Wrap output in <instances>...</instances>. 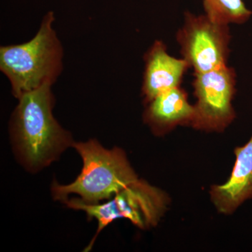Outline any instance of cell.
<instances>
[{
    "label": "cell",
    "instance_id": "cell-1",
    "mask_svg": "<svg viewBox=\"0 0 252 252\" xmlns=\"http://www.w3.org/2000/svg\"><path fill=\"white\" fill-rule=\"evenodd\" d=\"M52 86H44L23 94L11 114L9 135L15 157L31 173L59 160L75 141L54 117Z\"/></svg>",
    "mask_w": 252,
    "mask_h": 252
},
{
    "label": "cell",
    "instance_id": "cell-2",
    "mask_svg": "<svg viewBox=\"0 0 252 252\" xmlns=\"http://www.w3.org/2000/svg\"><path fill=\"white\" fill-rule=\"evenodd\" d=\"M54 13H47L31 40L0 47V70L17 99L42 86H53L62 72L64 50L54 30Z\"/></svg>",
    "mask_w": 252,
    "mask_h": 252
},
{
    "label": "cell",
    "instance_id": "cell-3",
    "mask_svg": "<svg viewBox=\"0 0 252 252\" xmlns=\"http://www.w3.org/2000/svg\"><path fill=\"white\" fill-rule=\"evenodd\" d=\"M72 147L82 158L83 168L69 185L53 182L51 195L56 201L63 203L70 194H77L84 203H101L139 180L122 149L105 148L95 139L74 142Z\"/></svg>",
    "mask_w": 252,
    "mask_h": 252
},
{
    "label": "cell",
    "instance_id": "cell-4",
    "mask_svg": "<svg viewBox=\"0 0 252 252\" xmlns=\"http://www.w3.org/2000/svg\"><path fill=\"white\" fill-rule=\"evenodd\" d=\"M229 25L218 22L206 14L187 11L177 40L181 54L194 74L210 72L227 66L229 56Z\"/></svg>",
    "mask_w": 252,
    "mask_h": 252
},
{
    "label": "cell",
    "instance_id": "cell-5",
    "mask_svg": "<svg viewBox=\"0 0 252 252\" xmlns=\"http://www.w3.org/2000/svg\"><path fill=\"white\" fill-rule=\"evenodd\" d=\"M193 87L197 99L190 126L206 132H223L234 121L232 101L235 94L234 69L220 68L194 74Z\"/></svg>",
    "mask_w": 252,
    "mask_h": 252
},
{
    "label": "cell",
    "instance_id": "cell-6",
    "mask_svg": "<svg viewBox=\"0 0 252 252\" xmlns=\"http://www.w3.org/2000/svg\"><path fill=\"white\" fill-rule=\"evenodd\" d=\"M114 198L122 218L142 229L156 226L168 203L166 194L140 179L119 192Z\"/></svg>",
    "mask_w": 252,
    "mask_h": 252
},
{
    "label": "cell",
    "instance_id": "cell-7",
    "mask_svg": "<svg viewBox=\"0 0 252 252\" xmlns=\"http://www.w3.org/2000/svg\"><path fill=\"white\" fill-rule=\"evenodd\" d=\"M142 92L145 103L157 95L180 86L184 74L189 67L185 59L170 56L162 41H154L144 56Z\"/></svg>",
    "mask_w": 252,
    "mask_h": 252
},
{
    "label": "cell",
    "instance_id": "cell-8",
    "mask_svg": "<svg viewBox=\"0 0 252 252\" xmlns=\"http://www.w3.org/2000/svg\"><path fill=\"white\" fill-rule=\"evenodd\" d=\"M234 152L236 159L229 179L223 185L213 186L210 193L212 203L223 215H231L252 198V135Z\"/></svg>",
    "mask_w": 252,
    "mask_h": 252
},
{
    "label": "cell",
    "instance_id": "cell-9",
    "mask_svg": "<svg viewBox=\"0 0 252 252\" xmlns=\"http://www.w3.org/2000/svg\"><path fill=\"white\" fill-rule=\"evenodd\" d=\"M144 120L155 133L179 125H190L194 106L189 103L187 93L180 86L162 93L147 102Z\"/></svg>",
    "mask_w": 252,
    "mask_h": 252
},
{
    "label": "cell",
    "instance_id": "cell-10",
    "mask_svg": "<svg viewBox=\"0 0 252 252\" xmlns=\"http://www.w3.org/2000/svg\"><path fill=\"white\" fill-rule=\"evenodd\" d=\"M63 203L72 210H81L85 212L89 220L94 219L98 223L95 235H94L89 246L85 249L84 252L90 251L94 241L102 230L114 220L122 218L114 197L108 200H106L102 203H86L79 198H68L63 202Z\"/></svg>",
    "mask_w": 252,
    "mask_h": 252
},
{
    "label": "cell",
    "instance_id": "cell-11",
    "mask_svg": "<svg viewBox=\"0 0 252 252\" xmlns=\"http://www.w3.org/2000/svg\"><path fill=\"white\" fill-rule=\"evenodd\" d=\"M205 14L218 22L243 24L252 14L243 0H203Z\"/></svg>",
    "mask_w": 252,
    "mask_h": 252
}]
</instances>
